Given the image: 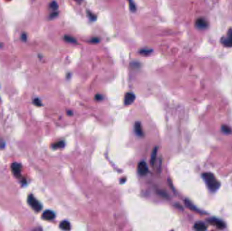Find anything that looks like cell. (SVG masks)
I'll list each match as a JSON object with an SVG mask.
<instances>
[{"label":"cell","instance_id":"5bb4252c","mask_svg":"<svg viewBox=\"0 0 232 231\" xmlns=\"http://www.w3.org/2000/svg\"><path fill=\"white\" fill-rule=\"evenodd\" d=\"M65 146V142L63 141H59L58 142L55 143L52 145V148H54V149H56V148H63Z\"/></svg>","mask_w":232,"mask_h":231},{"label":"cell","instance_id":"6da1fadb","mask_svg":"<svg viewBox=\"0 0 232 231\" xmlns=\"http://www.w3.org/2000/svg\"><path fill=\"white\" fill-rule=\"evenodd\" d=\"M202 177L204 181L206 182V184L208 186V187L209 188L211 191L215 192L219 188V182L216 180L215 176L212 173H204L202 174Z\"/></svg>","mask_w":232,"mask_h":231},{"label":"cell","instance_id":"3957f363","mask_svg":"<svg viewBox=\"0 0 232 231\" xmlns=\"http://www.w3.org/2000/svg\"><path fill=\"white\" fill-rule=\"evenodd\" d=\"M221 43L226 47H232V29L228 31L225 37H223L221 39Z\"/></svg>","mask_w":232,"mask_h":231},{"label":"cell","instance_id":"7402d4cb","mask_svg":"<svg viewBox=\"0 0 232 231\" xmlns=\"http://www.w3.org/2000/svg\"><path fill=\"white\" fill-rule=\"evenodd\" d=\"M27 35H26V34L23 33L21 35L22 40H23V41H26V40H27Z\"/></svg>","mask_w":232,"mask_h":231},{"label":"cell","instance_id":"9a60e30c","mask_svg":"<svg viewBox=\"0 0 232 231\" xmlns=\"http://www.w3.org/2000/svg\"><path fill=\"white\" fill-rule=\"evenodd\" d=\"M152 52L151 50L150 49H142L140 51L139 53L141 55H144V56H147L149 55Z\"/></svg>","mask_w":232,"mask_h":231},{"label":"cell","instance_id":"8fae6325","mask_svg":"<svg viewBox=\"0 0 232 231\" xmlns=\"http://www.w3.org/2000/svg\"><path fill=\"white\" fill-rule=\"evenodd\" d=\"M60 228L65 231H69L71 229V224L68 221H63L60 224Z\"/></svg>","mask_w":232,"mask_h":231},{"label":"cell","instance_id":"ba28073f","mask_svg":"<svg viewBox=\"0 0 232 231\" xmlns=\"http://www.w3.org/2000/svg\"><path fill=\"white\" fill-rule=\"evenodd\" d=\"M55 218V214L53 211L50 210L45 211L42 214V218L46 220H52Z\"/></svg>","mask_w":232,"mask_h":231},{"label":"cell","instance_id":"44dd1931","mask_svg":"<svg viewBox=\"0 0 232 231\" xmlns=\"http://www.w3.org/2000/svg\"><path fill=\"white\" fill-rule=\"evenodd\" d=\"M90 42L92 43H97L99 42V39L98 38H92Z\"/></svg>","mask_w":232,"mask_h":231},{"label":"cell","instance_id":"e0dca14e","mask_svg":"<svg viewBox=\"0 0 232 231\" xmlns=\"http://www.w3.org/2000/svg\"><path fill=\"white\" fill-rule=\"evenodd\" d=\"M221 130H222V131H223L224 133H225V134H230V133L232 132V130H231L230 127H229L227 126H222Z\"/></svg>","mask_w":232,"mask_h":231},{"label":"cell","instance_id":"52a82bcc","mask_svg":"<svg viewBox=\"0 0 232 231\" xmlns=\"http://www.w3.org/2000/svg\"><path fill=\"white\" fill-rule=\"evenodd\" d=\"M135 100V96L133 93L128 92L126 94L125 99H124L125 105H131V104L134 102Z\"/></svg>","mask_w":232,"mask_h":231},{"label":"cell","instance_id":"7c38bea8","mask_svg":"<svg viewBox=\"0 0 232 231\" xmlns=\"http://www.w3.org/2000/svg\"><path fill=\"white\" fill-rule=\"evenodd\" d=\"M194 229L197 231H205L207 229V227L204 223L198 222L194 225Z\"/></svg>","mask_w":232,"mask_h":231},{"label":"cell","instance_id":"7a4b0ae2","mask_svg":"<svg viewBox=\"0 0 232 231\" xmlns=\"http://www.w3.org/2000/svg\"><path fill=\"white\" fill-rule=\"evenodd\" d=\"M27 201H28V203L29 204V205L36 211H39L42 209V206L41 205V203L38 201L33 194H30L28 197Z\"/></svg>","mask_w":232,"mask_h":231},{"label":"cell","instance_id":"d6986e66","mask_svg":"<svg viewBox=\"0 0 232 231\" xmlns=\"http://www.w3.org/2000/svg\"><path fill=\"white\" fill-rule=\"evenodd\" d=\"M156 153H157V150L156 149H154V151H153V153H152L151 158V165H153V162L155 161L156 157Z\"/></svg>","mask_w":232,"mask_h":231},{"label":"cell","instance_id":"30bf717a","mask_svg":"<svg viewBox=\"0 0 232 231\" xmlns=\"http://www.w3.org/2000/svg\"><path fill=\"white\" fill-rule=\"evenodd\" d=\"M210 222L213 223L216 226H217L219 228H223L225 227V225L223 223V222L219 220H216V219H212L210 220Z\"/></svg>","mask_w":232,"mask_h":231},{"label":"cell","instance_id":"ac0fdd59","mask_svg":"<svg viewBox=\"0 0 232 231\" xmlns=\"http://www.w3.org/2000/svg\"><path fill=\"white\" fill-rule=\"evenodd\" d=\"M128 4H129V5H130V10L132 11V12H135L136 11V6H135V4H134L133 2V0H128Z\"/></svg>","mask_w":232,"mask_h":231},{"label":"cell","instance_id":"9c48e42d","mask_svg":"<svg viewBox=\"0 0 232 231\" xmlns=\"http://www.w3.org/2000/svg\"><path fill=\"white\" fill-rule=\"evenodd\" d=\"M135 131L136 134L139 136H143V130L140 122H136L135 124Z\"/></svg>","mask_w":232,"mask_h":231},{"label":"cell","instance_id":"277c9868","mask_svg":"<svg viewBox=\"0 0 232 231\" xmlns=\"http://www.w3.org/2000/svg\"><path fill=\"white\" fill-rule=\"evenodd\" d=\"M137 170H138V173H139L140 176L146 175L149 172L147 163L145 161H140L139 163L138 164Z\"/></svg>","mask_w":232,"mask_h":231},{"label":"cell","instance_id":"8992f818","mask_svg":"<svg viewBox=\"0 0 232 231\" xmlns=\"http://www.w3.org/2000/svg\"><path fill=\"white\" fill-rule=\"evenodd\" d=\"M11 168H12V170L13 173H14V174L15 176H20L21 171V164L15 162V163L12 164Z\"/></svg>","mask_w":232,"mask_h":231},{"label":"cell","instance_id":"d4e9b609","mask_svg":"<svg viewBox=\"0 0 232 231\" xmlns=\"http://www.w3.org/2000/svg\"><path fill=\"white\" fill-rule=\"evenodd\" d=\"M8 1H10V0H8Z\"/></svg>","mask_w":232,"mask_h":231},{"label":"cell","instance_id":"2e32d148","mask_svg":"<svg viewBox=\"0 0 232 231\" xmlns=\"http://www.w3.org/2000/svg\"><path fill=\"white\" fill-rule=\"evenodd\" d=\"M50 8L53 11V12H56L58 9V4L56 1H52L51 2V4H50Z\"/></svg>","mask_w":232,"mask_h":231},{"label":"cell","instance_id":"5b68a950","mask_svg":"<svg viewBox=\"0 0 232 231\" xmlns=\"http://www.w3.org/2000/svg\"><path fill=\"white\" fill-rule=\"evenodd\" d=\"M195 26L199 29H205L208 26V22L204 18H200L195 22Z\"/></svg>","mask_w":232,"mask_h":231},{"label":"cell","instance_id":"cb8c5ba5","mask_svg":"<svg viewBox=\"0 0 232 231\" xmlns=\"http://www.w3.org/2000/svg\"><path fill=\"white\" fill-rule=\"evenodd\" d=\"M4 144L0 142V148H4Z\"/></svg>","mask_w":232,"mask_h":231},{"label":"cell","instance_id":"4fadbf2b","mask_svg":"<svg viewBox=\"0 0 232 231\" xmlns=\"http://www.w3.org/2000/svg\"><path fill=\"white\" fill-rule=\"evenodd\" d=\"M64 40L66 42L69 43H72V44H76V43H77V42L76 40V39L71 37V36H69V35H65L64 37Z\"/></svg>","mask_w":232,"mask_h":231},{"label":"cell","instance_id":"ffe728a7","mask_svg":"<svg viewBox=\"0 0 232 231\" xmlns=\"http://www.w3.org/2000/svg\"><path fill=\"white\" fill-rule=\"evenodd\" d=\"M33 102H34V104L36 105V106H40L42 105L41 102H40V100H39L38 98H35V99L34 100Z\"/></svg>","mask_w":232,"mask_h":231},{"label":"cell","instance_id":"603a6c76","mask_svg":"<svg viewBox=\"0 0 232 231\" xmlns=\"http://www.w3.org/2000/svg\"><path fill=\"white\" fill-rule=\"evenodd\" d=\"M101 98H102L101 95H97V96H96V99L98 100H100L101 99Z\"/></svg>","mask_w":232,"mask_h":231}]
</instances>
